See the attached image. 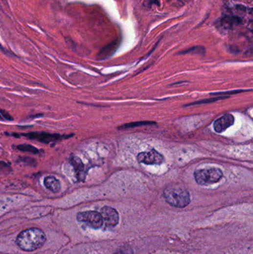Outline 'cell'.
Masks as SVG:
<instances>
[{
  "label": "cell",
  "mask_w": 253,
  "mask_h": 254,
  "mask_svg": "<svg viewBox=\"0 0 253 254\" xmlns=\"http://www.w3.org/2000/svg\"><path fill=\"white\" fill-rule=\"evenodd\" d=\"M103 222L108 226L114 227L119 222V214L117 211L110 207H104L100 212Z\"/></svg>",
  "instance_id": "cell-8"
},
{
  "label": "cell",
  "mask_w": 253,
  "mask_h": 254,
  "mask_svg": "<svg viewBox=\"0 0 253 254\" xmlns=\"http://www.w3.org/2000/svg\"><path fill=\"white\" fill-rule=\"evenodd\" d=\"M11 136L17 138L23 136V137L27 138L29 140H35L41 142V143H49L51 142H56L58 141V140L69 139V138L72 137L73 135L51 134V133H43H43L32 132V133H23V134L13 133Z\"/></svg>",
  "instance_id": "cell-4"
},
{
  "label": "cell",
  "mask_w": 253,
  "mask_h": 254,
  "mask_svg": "<svg viewBox=\"0 0 253 254\" xmlns=\"http://www.w3.org/2000/svg\"><path fill=\"white\" fill-rule=\"evenodd\" d=\"M155 124V123L153 122H148V121H143V122H138V123H129V124H125L123 126H120L121 128H132V127H135V126H143V125H152Z\"/></svg>",
  "instance_id": "cell-16"
},
{
  "label": "cell",
  "mask_w": 253,
  "mask_h": 254,
  "mask_svg": "<svg viewBox=\"0 0 253 254\" xmlns=\"http://www.w3.org/2000/svg\"><path fill=\"white\" fill-rule=\"evenodd\" d=\"M119 45H120V41L119 40H115V41L112 42L110 44L105 46L99 52V54H97V59L98 60H105V59L111 57L117 49Z\"/></svg>",
  "instance_id": "cell-11"
},
{
  "label": "cell",
  "mask_w": 253,
  "mask_h": 254,
  "mask_svg": "<svg viewBox=\"0 0 253 254\" xmlns=\"http://www.w3.org/2000/svg\"><path fill=\"white\" fill-rule=\"evenodd\" d=\"M12 172L11 166L5 162H0V175H8Z\"/></svg>",
  "instance_id": "cell-15"
},
{
  "label": "cell",
  "mask_w": 253,
  "mask_h": 254,
  "mask_svg": "<svg viewBox=\"0 0 253 254\" xmlns=\"http://www.w3.org/2000/svg\"><path fill=\"white\" fill-rule=\"evenodd\" d=\"M163 196L166 202L175 208H184L190 203V196L185 188L170 185L165 189Z\"/></svg>",
  "instance_id": "cell-2"
},
{
  "label": "cell",
  "mask_w": 253,
  "mask_h": 254,
  "mask_svg": "<svg viewBox=\"0 0 253 254\" xmlns=\"http://www.w3.org/2000/svg\"><path fill=\"white\" fill-rule=\"evenodd\" d=\"M69 161H70L71 166L74 168L77 179L79 181L83 182L86 179V173H85V166L81 159L72 155L69 159Z\"/></svg>",
  "instance_id": "cell-10"
},
{
  "label": "cell",
  "mask_w": 253,
  "mask_h": 254,
  "mask_svg": "<svg viewBox=\"0 0 253 254\" xmlns=\"http://www.w3.org/2000/svg\"><path fill=\"white\" fill-rule=\"evenodd\" d=\"M115 254H133V252H132V250L130 248H126L120 249L118 252Z\"/></svg>",
  "instance_id": "cell-19"
},
{
  "label": "cell",
  "mask_w": 253,
  "mask_h": 254,
  "mask_svg": "<svg viewBox=\"0 0 253 254\" xmlns=\"http://www.w3.org/2000/svg\"><path fill=\"white\" fill-rule=\"evenodd\" d=\"M43 184L44 186L52 193H58L61 189V184L60 181L54 176H47L45 178Z\"/></svg>",
  "instance_id": "cell-12"
},
{
  "label": "cell",
  "mask_w": 253,
  "mask_h": 254,
  "mask_svg": "<svg viewBox=\"0 0 253 254\" xmlns=\"http://www.w3.org/2000/svg\"><path fill=\"white\" fill-rule=\"evenodd\" d=\"M194 176L198 185H210L219 182L223 177V173L220 169L211 168L196 170Z\"/></svg>",
  "instance_id": "cell-3"
},
{
  "label": "cell",
  "mask_w": 253,
  "mask_h": 254,
  "mask_svg": "<svg viewBox=\"0 0 253 254\" xmlns=\"http://www.w3.org/2000/svg\"><path fill=\"white\" fill-rule=\"evenodd\" d=\"M0 119H2V120L3 119L2 118V115H0Z\"/></svg>",
  "instance_id": "cell-22"
},
{
  "label": "cell",
  "mask_w": 253,
  "mask_h": 254,
  "mask_svg": "<svg viewBox=\"0 0 253 254\" xmlns=\"http://www.w3.org/2000/svg\"><path fill=\"white\" fill-rule=\"evenodd\" d=\"M20 162H23V163H26L28 164L31 165H36V162L34 160V159H30L28 157H22L20 159Z\"/></svg>",
  "instance_id": "cell-18"
},
{
  "label": "cell",
  "mask_w": 253,
  "mask_h": 254,
  "mask_svg": "<svg viewBox=\"0 0 253 254\" xmlns=\"http://www.w3.org/2000/svg\"><path fill=\"white\" fill-rule=\"evenodd\" d=\"M205 48L203 46H194L189 49L181 51L180 54H205Z\"/></svg>",
  "instance_id": "cell-14"
},
{
  "label": "cell",
  "mask_w": 253,
  "mask_h": 254,
  "mask_svg": "<svg viewBox=\"0 0 253 254\" xmlns=\"http://www.w3.org/2000/svg\"><path fill=\"white\" fill-rule=\"evenodd\" d=\"M46 240V234L42 230L32 228L22 231L16 242L23 251H34L41 248Z\"/></svg>",
  "instance_id": "cell-1"
},
{
  "label": "cell",
  "mask_w": 253,
  "mask_h": 254,
  "mask_svg": "<svg viewBox=\"0 0 253 254\" xmlns=\"http://www.w3.org/2000/svg\"><path fill=\"white\" fill-rule=\"evenodd\" d=\"M0 114L2 115V118H5V120H10V121L14 120V117H13L9 113L5 111V110H0Z\"/></svg>",
  "instance_id": "cell-17"
},
{
  "label": "cell",
  "mask_w": 253,
  "mask_h": 254,
  "mask_svg": "<svg viewBox=\"0 0 253 254\" xmlns=\"http://www.w3.org/2000/svg\"><path fill=\"white\" fill-rule=\"evenodd\" d=\"M145 2L147 6H152V5H159L158 0H145Z\"/></svg>",
  "instance_id": "cell-20"
},
{
  "label": "cell",
  "mask_w": 253,
  "mask_h": 254,
  "mask_svg": "<svg viewBox=\"0 0 253 254\" xmlns=\"http://www.w3.org/2000/svg\"><path fill=\"white\" fill-rule=\"evenodd\" d=\"M137 159H138V162L149 165L161 164V163H163V161H164L163 156L160 154V153L155 150L139 153Z\"/></svg>",
  "instance_id": "cell-7"
},
{
  "label": "cell",
  "mask_w": 253,
  "mask_h": 254,
  "mask_svg": "<svg viewBox=\"0 0 253 254\" xmlns=\"http://www.w3.org/2000/svg\"><path fill=\"white\" fill-rule=\"evenodd\" d=\"M0 50H3V48H2V46L0 44Z\"/></svg>",
  "instance_id": "cell-21"
},
{
  "label": "cell",
  "mask_w": 253,
  "mask_h": 254,
  "mask_svg": "<svg viewBox=\"0 0 253 254\" xmlns=\"http://www.w3.org/2000/svg\"><path fill=\"white\" fill-rule=\"evenodd\" d=\"M77 219L78 222H84L89 226L98 229L101 228L103 224V218L100 213L96 211H85L80 212L77 215Z\"/></svg>",
  "instance_id": "cell-6"
},
{
  "label": "cell",
  "mask_w": 253,
  "mask_h": 254,
  "mask_svg": "<svg viewBox=\"0 0 253 254\" xmlns=\"http://www.w3.org/2000/svg\"><path fill=\"white\" fill-rule=\"evenodd\" d=\"M234 120L235 119H234L233 115L231 114L225 115L214 122V130L216 133H223L229 127L233 125Z\"/></svg>",
  "instance_id": "cell-9"
},
{
  "label": "cell",
  "mask_w": 253,
  "mask_h": 254,
  "mask_svg": "<svg viewBox=\"0 0 253 254\" xmlns=\"http://www.w3.org/2000/svg\"><path fill=\"white\" fill-rule=\"evenodd\" d=\"M16 149L21 152L25 153H32V154H37L39 153V150L35 146L30 144H20L15 146Z\"/></svg>",
  "instance_id": "cell-13"
},
{
  "label": "cell",
  "mask_w": 253,
  "mask_h": 254,
  "mask_svg": "<svg viewBox=\"0 0 253 254\" xmlns=\"http://www.w3.org/2000/svg\"><path fill=\"white\" fill-rule=\"evenodd\" d=\"M244 23L242 17L232 14H225L218 20L215 25L217 28L223 31H231L235 27Z\"/></svg>",
  "instance_id": "cell-5"
}]
</instances>
